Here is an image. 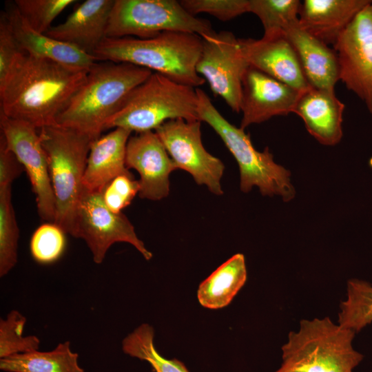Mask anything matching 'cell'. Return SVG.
Segmentation results:
<instances>
[{
    "label": "cell",
    "instance_id": "24",
    "mask_svg": "<svg viewBox=\"0 0 372 372\" xmlns=\"http://www.w3.org/2000/svg\"><path fill=\"white\" fill-rule=\"evenodd\" d=\"M78 359L70 342L65 341L51 351L37 350L0 358V369L5 372H84Z\"/></svg>",
    "mask_w": 372,
    "mask_h": 372
},
{
    "label": "cell",
    "instance_id": "35",
    "mask_svg": "<svg viewBox=\"0 0 372 372\" xmlns=\"http://www.w3.org/2000/svg\"><path fill=\"white\" fill-rule=\"evenodd\" d=\"M23 167L15 155L6 145L0 137V189L11 187L12 183L19 176Z\"/></svg>",
    "mask_w": 372,
    "mask_h": 372
},
{
    "label": "cell",
    "instance_id": "13",
    "mask_svg": "<svg viewBox=\"0 0 372 372\" xmlns=\"http://www.w3.org/2000/svg\"><path fill=\"white\" fill-rule=\"evenodd\" d=\"M333 47L340 80L372 114V2L358 14Z\"/></svg>",
    "mask_w": 372,
    "mask_h": 372
},
{
    "label": "cell",
    "instance_id": "28",
    "mask_svg": "<svg viewBox=\"0 0 372 372\" xmlns=\"http://www.w3.org/2000/svg\"><path fill=\"white\" fill-rule=\"evenodd\" d=\"M19 229L11 200V187L0 189V277L17 262Z\"/></svg>",
    "mask_w": 372,
    "mask_h": 372
},
{
    "label": "cell",
    "instance_id": "15",
    "mask_svg": "<svg viewBox=\"0 0 372 372\" xmlns=\"http://www.w3.org/2000/svg\"><path fill=\"white\" fill-rule=\"evenodd\" d=\"M127 168L137 171L140 178L138 196L158 200L169 193V175L177 167L155 131L136 133L127 141Z\"/></svg>",
    "mask_w": 372,
    "mask_h": 372
},
{
    "label": "cell",
    "instance_id": "3",
    "mask_svg": "<svg viewBox=\"0 0 372 372\" xmlns=\"http://www.w3.org/2000/svg\"><path fill=\"white\" fill-rule=\"evenodd\" d=\"M201 50L200 36L166 31L149 39L105 38L93 56L96 61L131 63L196 87L205 83L196 71Z\"/></svg>",
    "mask_w": 372,
    "mask_h": 372
},
{
    "label": "cell",
    "instance_id": "30",
    "mask_svg": "<svg viewBox=\"0 0 372 372\" xmlns=\"http://www.w3.org/2000/svg\"><path fill=\"white\" fill-rule=\"evenodd\" d=\"M66 234L54 223H46L34 231L30 242V253L38 263L47 265L56 261L63 254Z\"/></svg>",
    "mask_w": 372,
    "mask_h": 372
},
{
    "label": "cell",
    "instance_id": "6",
    "mask_svg": "<svg viewBox=\"0 0 372 372\" xmlns=\"http://www.w3.org/2000/svg\"><path fill=\"white\" fill-rule=\"evenodd\" d=\"M196 91L198 118L213 128L235 158L241 191L249 192L256 186L263 196L279 195L285 202L293 199L295 189L290 182V172L274 162L268 147L263 152L256 150L245 130L223 117L203 90L196 88Z\"/></svg>",
    "mask_w": 372,
    "mask_h": 372
},
{
    "label": "cell",
    "instance_id": "26",
    "mask_svg": "<svg viewBox=\"0 0 372 372\" xmlns=\"http://www.w3.org/2000/svg\"><path fill=\"white\" fill-rule=\"evenodd\" d=\"M154 337L152 327L142 324L123 340V351L132 358L147 362L154 372H189L178 360L162 356L155 348Z\"/></svg>",
    "mask_w": 372,
    "mask_h": 372
},
{
    "label": "cell",
    "instance_id": "18",
    "mask_svg": "<svg viewBox=\"0 0 372 372\" xmlns=\"http://www.w3.org/2000/svg\"><path fill=\"white\" fill-rule=\"evenodd\" d=\"M13 34L23 52L74 68L89 70L95 58L76 47L34 30L21 16L14 2L3 11Z\"/></svg>",
    "mask_w": 372,
    "mask_h": 372
},
{
    "label": "cell",
    "instance_id": "33",
    "mask_svg": "<svg viewBox=\"0 0 372 372\" xmlns=\"http://www.w3.org/2000/svg\"><path fill=\"white\" fill-rule=\"evenodd\" d=\"M139 190V181L133 175H121L107 184L101 193L107 207L114 213H121Z\"/></svg>",
    "mask_w": 372,
    "mask_h": 372
},
{
    "label": "cell",
    "instance_id": "5",
    "mask_svg": "<svg viewBox=\"0 0 372 372\" xmlns=\"http://www.w3.org/2000/svg\"><path fill=\"white\" fill-rule=\"evenodd\" d=\"M45 149L56 200V218L66 234L74 236L76 214L84 191L83 177L94 141L76 130L53 125L38 129Z\"/></svg>",
    "mask_w": 372,
    "mask_h": 372
},
{
    "label": "cell",
    "instance_id": "25",
    "mask_svg": "<svg viewBox=\"0 0 372 372\" xmlns=\"http://www.w3.org/2000/svg\"><path fill=\"white\" fill-rule=\"evenodd\" d=\"M338 324L355 333L372 322V285L363 280L347 281V299L340 304Z\"/></svg>",
    "mask_w": 372,
    "mask_h": 372
},
{
    "label": "cell",
    "instance_id": "12",
    "mask_svg": "<svg viewBox=\"0 0 372 372\" xmlns=\"http://www.w3.org/2000/svg\"><path fill=\"white\" fill-rule=\"evenodd\" d=\"M1 136L6 147L22 165L36 197L39 216L47 223H54L56 200L48 164L38 129L32 125L8 117L0 112Z\"/></svg>",
    "mask_w": 372,
    "mask_h": 372
},
{
    "label": "cell",
    "instance_id": "16",
    "mask_svg": "<svg viewBox=\"0 0 372 372\" xmlns=\"http://www.w3.org/2000/svg\"><path fill=\"white\" fill-rule=\"evenodd\" d=\"M240 43L250 66L300 92L311 87L293 48L285 34L263 36L260 39H240Z\"/></svg>",
    "mask_w": 372,
    "mask_h": 372
},
{
    "label": "cell",
    "instance_id": "7",
    "mask_svg": "<svg viewBox=\"0 0 372 372\" xmlns=\"http://www.w3.org/2000/svg\"><path fill=\"white\" fill-rule=\"evenodd\" d=\"M197 101L194 87L152 72L107 121L104 130L121 127L141 133L155 130L172 119L197 121Z\"/></svg>",
    "mask_w": 372,
    "mask_h": 372
},
{
    "label": "cell",
    "instance_id": "19",
    "mask_svg": "<svg viewBox=\"0 0 372 372\" xmlns=\"http://www.w3.org/2000/svg\"><path fill=\"white\" fill-rule=\"evenodd\" d=\"M344 108L335 90L311 87L301 93L293 113L302 118L307 132L320 143L332 146L342 137Z\"/></svg>",
    "mask_w": 372,
    "mask_h": 372
},
{
    "label": "cell",
    "instance_id": "32",
    "mask_svg": "<svg viewBox=\"0 0 372 372\" xmlns=\"http://www.w3.org/2000/svg\"><path fill=\"white\" fill-rule=\"evenodd\" d=\"M180 3L193 16L205 12L227 21L248 12L249 0H181Z\"/></svg>",
    "mask_w": 372,
    "mask_h": 372
},
{
    "label": "cell",
    "instance_id": "1",
    "mask_svg": "<svg viewBox=\"0 0 372 372\" xmlns=\"http://www.w3.org/2000/svg\"><path fill=\"white\" fill-rule=\"evenodd\" d=\"M87 72L22 52L0 85V112L37 129L55 125Z\"/></svg>",
    "mask_w": 372,
    "mask_h": 372
},
{
    "label": "cell",
    "instance_id": "23",
    "mask_svg": "<svg viewBox=\"0 0 372 372\" xmlns=\"http://www.w3.org/2000/svg\"><path fill=\"white\" fill-rule=\"evenodd\" d=\"M244 255L236 254L218 267L198 287L200 304L217 309L228 305L247 280Z\"/></svg>",
    "mask_w": 372,
    "mask_h": 372
},
{
    "label": "cell",
    "instance_id": "11",
    "mask_svg": "<svg viewBox=\"0 0 372 372\" xmlns=\"http://www.w3.org/2000/svg\"><path fill=\"white\" fill-rule=\"evenodd\" d=\"M200 122L176 118L166 121L154 131L177 169L187 172L198 185H205L219 196L223 193L220 180L225 165L205 149Z\"/></svg>",
    "mask_w": 372,
    "mask_h": 372
},
{
    "label": "cell",
    "instance_id": "2",
    "mask_svg": "<svg viewBox=\"0 0 372 372\" xmlns=\"http://www.w3.org/2000/svg\"><path fill=\"white\" fill-rule=\"evenodd\" d=\"M153 72L128 63H95L83 83L58 116L55 125L101 136L107 121Z\"/></svg>",
    "mask_w": 372,
    "mask_h": 372
},
{
    "label": "cell",
    "instance_id": "9",
    "mask_svg": "<svg viewBox=\"0 0 372 372\" xmlns=\"http://www.w3.org/2000/svg\"><path fill=\"white\" fill-rule=\"evenodd\" d=\"M73 237L83 239L90 249L94 262L101 264L112 245L127 242L136 248L145 260L152 254L135 232L122 213H114L105 204L101 192L84 189L79 205Z\"/></svg>",
    "mask_w": 372,
    "mask_h": 372
},
{
    "label": "cell",
    "instance_id": "14",
    "mask_svg": "<svg viewBox=\"0 0 372 372\" xmlns=\"http://www.w3.org/2000/svg\"><path fill=\"white\" fill-rule=\"evenodd\" d=\"M302 92L249 65L242 79L240 128L293 113Z\"/></svg>",
    "mask_w": 372,
    "mask_h": 372
},
{
    "label": "cell",
    "instance_id": "20",
    "mask_svg": "<svg viewBox=\"0 0 372 372\" xmlns=\"http://www.w3.org/2000/svg\"><path fill=\"white\" fill-rule=\"evenodd\" d=\"M284 34L293 48L310 85L335 90L340 80V67L333 48L307 32L299 21L287 28Z\"/></svg>",
    "mask_w": 372,
    "mask_h": 372
},
{
    "label": "cell",
    "instance_id": "8",
    "mask_svg": "<svg viewBox=\"0 0 372 372\" xmlns=\"http://www.w3.org/2000/svg\"><path fill=\"white\" fill-rule=\"evenodd\" d=\"M166 31L212 34L211 23L189 14L176 0H115L106 38L149 39Z\"/></svg>",
    "mask_w": 372,
    "mask_h": 372
},
{
    "label": "cell",
    "instance_id": "22",
    "mask_svg": "<svg viewBox=\"0 0 372 372\" xmlns=\"http://www.w3.org/2000/svg\"><path fill=\"white\" fill-rule=\"evenodd\" d=\"M132 132L121 127L94 140L90 147L83 177L84 189L102 192L121 175H132L126 167L125 154Z\"/></svg>",
    "mask_w": 372,
    "mask_h": 372
},
{
    "label": "cell",
    "instance_id": "17",
    "mask_svg": "<svg viewBox=\"0 0 372 372\" xmlns=\"http://www.w3.org/2000/svg\"><path fill=\"white\" fill-rule=\"evenodd\" d=\"M114 1L86 0L64 22L52 26L45 34L93 56L96 48L106 38Z\"/></svg>",
    "mask_w": 372,
    "mask_h": 372
},
{
    "label": "cell",
    "instance_id": "27",
    "mask_svg": "<svg viewBox=\"0 0 372 372\" xmlns=\"http://www.w3.org/2000/svg\"><path fill=\"white\" fill-rule=\"evenodd\" d=\"M298 0H249L248 12L256 15L264 28V37L284 34L287 28L299 21Z\"/></svg>",
    "mask_w": 372,
    "mask_h": 372
},
{
    "label": "cell",
    "instance_id": "34",
    "mask_svg": "<svg viewBox=\"0 0 372 372\" xmlns=\"http://www.w3.org/2000/svg\"><path fill=\"white\" fill-rule=\"evenodd\" d=\"M22 52L3 11L0 18V85Z\"/></svg>",
    "mask_w": 372,
    "mask_h": 372
},
{
    "label": "cell",
    "instance_id": "31",
    "mask_svg": "<svg viewBox=\"0 0 372 372\" xmlns=\"http://www.w3.org/2000/svg\"><path fill=\"white\" fill-rule=\"evenodd\" d=\"M74 0H15L14 3L21 16L37 32L45 33L52 21Z\"/></svg>",
    "mask_w": 372,
    "mask_h": 372
},
{
    "label": "cell",
    "instance_id": "29",
    "mask_svg": "<svg viewBox=\"0 0 372 372\" xmlns=\"http://www.w3.org/2000/svg\"><path fill=\"white\" fill-rule=\"evenodd\" d=\"M27 319L17 310L10 311L0 320V358L39 350V338L23 336Z\"/></svg>",
    "mask_w": 372,
    "mask_h": 372
},
{
    "label": "cell",
    "instance_id": "4",
    "mask_svg": "<svg viewBox=\"0 0 372 372\" xmlns=\"http://www.w3.org/2000/svg\"><path fill=\"white\" fill-rule=\"evenodd\" d=\"M355 332L329 318L301 320L282 347V364L274 372H353L364 355L352 342Z\"/></svg>",
    "mask_w": 372,
    "mask_h": 372
},
{
    "label": "cell",
    "instance_id": "21",
    "mask_svg": "<svg viewBox=\"0 0 372 372\" xmlns=\"http://www.w3.org/2000/svg\"><path fill=\"white\" fill-rule=\"evenodd\" d=\"M371 0H304L299 23L310 34L332 45Z\"/></svg>",
    "mask_w": 372,
    "mask_h": 372
},
{
    "label": "cell",
    "instance_id": "10",
    "mask_svg": "<svg viewBox=\"0 0 372 372\" xmlns=\"http://www.w3.org/2000/svg\"><path fill=\"white\" fill-rule=\"evenodd\" d=\"M249 64L243 55L240 39L229 31H215L202 37L196 71L237 113L240 112L242 79Z\"/></svg>",
    "mask_w": 372,
    "mask_h": 372
}]
</instances>
